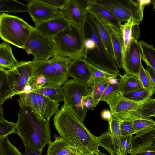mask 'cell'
Here are the masks:
<instances>
[{"label":"cell","instance_id":"44dd1931","mask_svg":"<svg viewBox=\"0 0 155 155\" xmlns=\"http://www.w3.org/2000/svg\"><path fill=\"white\" fill-rule=\"evenodd\" d=\"M103 21L106 25L110 35L114 60L119 69H120L122 68V52L123 45L121 31L120 28Z\"/></svg>","mask_w":155,"mask_h":155},{"label":"cell","instance_id":"ac0fdd59","mask_svg":"<svg viewBox=\"0 0 155 155\" xmlns=\"http://www.w3.org/2000/svg\"><path fill=\"white\" fill-rule=\"evenodd\" d=\"M68 75L74 80L85 84L89 88L92 84L90 72L84 59L70 61L68 66Z\"/></svg>","mask_w":155,"mask_h":155},{"label":"cell","instance_id":"7a4b0ae2","mask_svg":"<svg viewBox=\"0 0 155 155\" xmlns=\"http://www.w3.org/2000/svg\"><path fill=\"white\" fill-rule=\"evenodd\" d=\"M16 124V133L24 145L41 153L51 141L50 120L39 118L30 107H20Z\"/></svg>","mask_w":155,"mask_h":155},{"label":"cell","instance_id":"f6af8a7d","mask_svg":"<svg viewBox=\"0 0 155 155\" xmlns=\"http://www.w3.org/2000/svg\"><path fill=\"white\" fill-rule=\"evenodd\" d=\"M51 7L60 10L64 7L68 0H41Z\"/></svg>","mask_w":155,"mask_h":155},{"label":"cell","instance_id":"52a82bcc","mask_svg":"<svg viewBox=\"0 0 155 155\" xmlns=\"http://www.w3.org/2000/svg\"><path fill=\"white\" fill-rule=\"evenodd\" d=\"M64 105L69 107L83 122L87 110L82 105L83 97L88 95L90 89L85 84L73 79L67 81L62 86Z\"/></svg>","mask_w":155,"mask_h":155},{"label":"cell","instance_id":"9c48e42d","mask_svg":"<svg viewBox=\"0 0 155 155\" xmlns=\"http://www.w3.org/2000/svg\"><path fill=\"white\" fill-rule=\"evenodd\" d=\"M11 87L16 94L23 93L32 74L31 61H22L12 68L7 70Z\"/></svg>","mask_w":155,"mask_h":155},{"label":"cell","instance_id":"5bb4252c","mask_svg":"<svg viewBox=\"0 0 155 155\" xmlns=\"http://www.w3.org/2000/svg\"><path fill=\"white\" fill-rule=\"evenodd\" d=\"M89 2V0H68L60 10L61 14L70 23L81 28Z\"/></svg>","mask_w":155,"mask_h":155},{"label":"cell","instance_id":"f1b7e54d","mask_svg":"<svg viewBox=\"0 0 155 155\" xmlns=\"http://www.w3.org/2000/svg\"><path fill=\"white\" fill-rule=\"evenodd\" d=\"M94 17L95 19L97 29L100 38L108 53L114 59L110 37L107 25L101 19Z\"/></svg>","mask_w":155,"mask_h":155},{"label":"cell","instance_id":"7c38bea8","mask_svg":"<svg viewBox=\"0 0 155 155\" xmlns=\"http://www.w3.org/2000/svg\"><path fill=\"white\" fill-rule=\"evenodd\" d=\"M141 52L139 41L133 37L122 57V68L124 74L138 77L142 66Z\"/></svg>","mask_w":155,"mask_h":155},{"label":"cell","instance_id":"f907efd6","mask_svg":"<svg viewBox=\"0 0 155 155\" xmlns=\"http://www.w3.org/2000/svg\"><path fill=\"white\" fill-rule=\"evenodd\" d=\"M101 118L104 120H109L112 116L110 111L109 110H106L102 111L101 113Z\"/></svg>","mask_w":155,"mask_h":155},{"label":"cell","instance_id":"cb8c5ba5","mask_svg":"<svg viewBox=\"0 0 155 155\" xmlns=\"http://www.w3.org/2000/svg\"><path fill=\"white\" fill-rule=\"evenodd\" d=\"M62 86L48 84L41 88L33 90L31 92L40 94L59 103L64 101Z\"/></svg>","mask_w":155,"mask_h":155},{"label":"cell","instance_id":"7dc6e473","mask_svg":"<svg viewBox=\"0 0 155 155\" xmlns=\"http://www.w3.org/2000/svg\"><path fill=\"white\" fill-rule=\"evenodd\" d=\"M84 45L85 50H91L94 48L95 46L94 41L90 38L84 39Z\"/></svg>","mask_w":155,"mask_h":155},{"label":"cell","instance_id":"6da1fadb","mask_svg":"<svg viewBox=\"0 0 155 155\" xmlns=\"http://www.w3.org/2000/svg\"><path fill=\"white\" fill-rule=\"evenodd\" d=\"M54 125L60 136L83 155H97L99 150L97 137L85 127L72 110L64 104L55 114Z\"/></svg>","mask_w":155,"mask_h":155},{"label":"cell","instance_id":"277c9868","mask_svg":"<svg viewBox=\"0 0 155 155\" xmlns=\"http://www.w3.org/2000/svg\"><path fill=\"white\" fill-rule=\"evenodd\" d=\"M52 38L55 45V55L70 61L84 59V39L81 28L70 24Z\"/></svg>","mask_w":155,"mask_h":155},{"label":"cell","instance_id":"ab89813d","mask_svg":"<svg viewBox=\"0 0 155 155\" xmlns=\"http://www.w3.org/2000/svg\"><path fill=\"white\" fill-rule=\"evenodd\" d=\"M16 123L8 121L5 119L0 120V138L16 133Z\"/></svg>","mask_w":155,"mask_h":155},{"label":"cell","instance_id":"d4e9b609","mask_svg":"<svg viewBox=\"0 0 155 155\" xmlns=\"http://www.w3.org/2000/svg\"><path fill=\"white\" fill-rule=\"evenodd\" d=\"M19 62L15 58L9 44L4 41L0 43V67L9 70Z\"/></svg>","mask_w":155,"mask_h":155},{"label":"cell","instance_id":"1f68e13d","mask_svg":"<svg viewBox=\"0 0 155 155\" xmlns=\"http://www.w3.org/2000/svg\"><path fill=\"white\" fill-rule=\"evenodd\" d=\"M27 5L15 0H0V12L17 13L27 12Z\"/></svg>","mask_w":155,"mask_h":155},{"label":"cell","instance_id":"836d02e7","mask_svg":"<svg viewBox=\"0 0 155 155\" xmlns=\"http://www.w3.org/2000/svg\"><path fill=\"white\" fill-rule=\"evenodd\" d=\"M136 25L134 19L131 18L124 24H122L120 26L123 43L122 57L131 42L133 37V27Z\"/></svg>","mask_w":155,"mask_h":155},{"label":"cell","instance_id":"5b68a950","mask_svg":"<svg viewBox=\"0 0 155 155\" xmlns=\"http://www.w3.org/2000/svg\"><path fill=\"white\" fill-rule=\"evenodd\" d=\"M34 27L17 16L0 14V38L18 48L23 49Z\"/></svg>","mask_w":155,"mask_h":155},{"label":"cell","instance_id":"74e56055","mask_svg":"<svg viewBox=\"0 0 155 155\" xmlns=\"http://www.w3.org/2000/svg\"><path fill=\"white\" fill-rule=\"evenodd\" d=\"M0 155H23L10 141L8 136L0 138Z\"/></svg>","mask_w":155,"mask_h":155},{"label":"cell","instance_id":"e575fe53","mask_svg":"<svg viewBox=\"0 0 155 155\" xmlns=\"http://www.w3.org/2000/svg\"><path fill=\"white\" fill-rule=\"evenodd\" d=\"M121 94L125 98L136 102H142L152 96L143 88Z\"/></svg>","mask_w":155,"mask_h":155},{"label":"cell","instance_id":"3957f363","mask_svg":"<svg viewBox=\"0 0 155 155\" xmlns=\"http://www.w3.org/2000/svg\"><path fill=\"white\" fill-rule=\"evenodd\" d=\"M81 29L84 39L90 38L95 45L93 49L85 50L84 59L101 69L121 77L122 75L115 61L108 53L100 38L95 18L86 13Z\"/></svg>","mask_w":155,"mask_h":155},{"label":"cell","instance_id":"2e32d148","mask_svg":"<svg viewBox=\"0 0 155 155\" xmlns=\"http://www.w3.org/2000/svg\"><path fill=\"white\" fill-rule=\"evenodd\" d=\"M120 120H133L141 118H151L155 115V99L150 97L142 102L134 110L112 114Z\"/></svg>","mask_w":155,"mask_h":155},{"label":"cell","instance_id":"484cf974","mask_svg":"<svg viewBox=\"0 0 155 155\" xmlns=\"http://www.w3.org/2000/svg\"><path fill=\"white\" fill-rule=\"evenodd\" d=\"M15 95L10 84L7 70L0 67V104Z\"/></svg>","mask_w":155,"mask_h":155},{"label":"cell","instance_id":"d6a6232c","mask_svg":"<svg viewBox=\"0 0 155 155\" xmlns=\"http://www.w3.org/2000/svg\"><path fill=\"white\" fill-rule=\"evenodd\" d=\"M135 135L155 130V122L151 118H141L132 120Z\"/></svg>","mask_w":155,"mask_h":155},{"label":"cell","instance_id":"db71d44e","mask_svg":"<svg viewBox=\"0 0 155 155\" xmlns=\"http://www.w3.org/2000/svg\"><path fill=\"white\" fill-rule=\"evenodd\" d=\"M110 155H120L118 151L115 152H112L110 154Z\"/></svg>","mask_w":155,"mask_h":155},{"label":"cell","instance_id":"9f6ffc18","mask_svg":"<svg viewBox=\"0 0 155 155\" xmlns=\"http://www.w3.org/2000/svg\"><path fill=\"white\" fill-rule=\"evenodd\" d=\"M95 154H87V155H94Z\"/></svg>","mask_w":155,"mask_h":155},{"label":"cell","instance_id":"30bf717a","mask_svg":"<svg viewBox=\"0 0 155 155\" xmlns=\"http://www.w3.org/2000/svg\"><path fill=\"white\" fill-rule=\"evenodd\" d=\"M108 130L97 137L99 146L104 148L110 154L112 152H120V121L112 116L108 121Z\"/></svg>","mask_w":155,"mask_h":155},{"label":"cell","instance_id":"83f0119b","mask_svg":"<svg viewBox=\"0 0 155 155\" xmlns=\"http://www.w3.org/2000/svg\"><path fill=\"white\" fill-rule=\"evenodd\" d=\"M19 95V98L17 100V101L20 107H29L39 118H43L41 115L38 102L35 93H22Z\"/></svg>","mask_w":155,"mask_h":155},{"label":"cell","instance_id":"f35d334b","mask_svg":"<svg viewBox=\"0 0 155 155\" xmlns=\"http://www.w3.org/2000/svg\"><path fill=\"white\" fill-rule=\"evenodd\" d=\"M51 64L56 70L68 76V69L70 61L68 59L55 55L49 59Z\"/></svg>","mask_w":155,"mask_h":155},{"label":"cell","instance_id":"d590c367","mask_svg":"<svg viewBox=\"0 0 155 155\" xmlns=\"http://www.w3.org/2000/svg\"><path fill=\"white\" fill-rule=\"evenodd\" d=\"M86 61L92 83L94 80L96 79L107 80L110 78H117V75L101 69L91 64Z\"/></svg>","mask_w":155,"mask_h":155},{"label":"cell","instance_id":"4316f807","mask_svg":"<svg viewBox=\"0 0 155 155\" xmlns=\"http://www.w3.org/2000/svg\"><path fill=\"white\" fill-rule=\"evenodd\" d=\"M120 79L118 92L120 94L143 88L138 78L134 75L124 74Z\"/></svg>","mask_w":155,"mask_h":155},{"label":"cell","instance_id":"d6986e66","mask_svg":"<svg viewBox=\"0 0 155 155\" xmlns=\"http://www.w3.org/2000/svg\"><path fill=\"white\" fill-rule=\"evenodd\" d=\"M61 15L35 25V28L45 35L52 38L70 24Z\"/></svg>","mask_w":155,"mask_h":155},{"label":"cell","instance_id":"bcb514c9","mask_svg":"<svg viewBox=\"0 0 155 155\" xmlns=\"http://www.w3.org/2000/svg\"><path fill=\"white\" fill-rule=\"evenodd\" d=\"M82 105L83 108L87 110L90 109L93 110L94 108L96 107L91 98L88 95L83 97Z\"/></svg>","mask_w":155,"mask_h":155},{"label":"cell","instance_id":"4dcf8cb0","mask_svg":"<svg viewBox=\"0 0 155 155\" xmlns=\"http://www.w3.org/2000/svg\"><path fill=\"white\" fill-rule=\"evenodd\" d=\"M108 84L107 80L96 79L93 81L90 87V93L88 95L91 97L96 107L100 101L101 97Z\"/></svg>","mask_w":155,"mask_h":155},{"label":"cell","instance_id":"f5cc1de1","mask_svg":"<svg viewBox=\"0 0 155 155\" xmlns=\"http://www.w3.org/2000/svg\"><path fill=\"white\" fill-rule=\"evenodd\" d=\"M3 104H0V120L5 119L3 117Z\"/></svg>","mask_w":155,"mask_h":155},{"label":"cell","instance_id":"11a10c76","mask_svg":"<svg viewBox=\"0 0 155 155\" xmlns=\"http://www.w3.org/2000/svg\"><path fill=\"white\" fill-rule=\"evenodd\" d=\"M97 155H108L107 154L104 153L102 152H101V151L100 150H99L98 153L97 154Z\"/></svg>","mask_w":155,"mask_h":155},{"label":"cell","instance_id":"b9f144b4","mask_svg":"<svg viewBox=\"0 0 155 155\" xmlns=\"http://www.w3.org/2000/svg\"><path fill=\"white\" fill-rule=\"evenodd\" d=\"M120 120V129L121 136L133 135L134 134V127L132 120Z\"/></svg>","mask_w":155,"mask_h":155},{"label":"cell","instance_id":"4fadbf2b","mask_svg":"<svg viewBox=\"0 0 155 155\" xmlns=\"http://www.w3.org/2000/svg\"><path fill=\"white\" fill-rule=\"evenodd\" d=\"M28 12L36 25L61 15L60 11L41 0L26 1Z\"/></svg>","mask_w":155,"mask_h":155},{"label":"cell","instance_id":"7bdbcfd3","mask_svg":"<svg viewBox=\"0 0 155 155\" xmlns=\"http://www.w3.org/2000/svg\"><path fill=\"white\" fill-rule=\"evenodd\" d=\"M27 83L31 87L32 90L41 88L48 84L45 78L41 75L31 77Z\"/></svg>","mask_w":155,"mask_h":155},{"label":"cell","instance_id":"8fae6325","mask_svg":"<svg viewBox=\"0 0 155 155\" xmlns=\"http://www.w3.org/2000/svg\"><path fill=\"white\" fill-rule=\"evenodd\" d=\"M32 74L31 78L41 75L46 79L48 84L63 85L68 80V76L55 69L51 64L49 59L31 61Z\"/></svg>","mask_w":155,"mask_h":155},{"label":"cell","instance_id":"ba28073f","mask_svg":"<svg viewBox=\"0 0 155 155\" xmlns=\"http://www.w3.org/2000/svg\"><path fill=\"white\" fill-rule=\"evenodd\" d=\"M23 49L34 59L48 60L56 55V50L53 39L39 32L34 27L26 41Z\"/></svg>","mask_w":155,"mask_h":155},{"label":"cell","instance_id":"e0dca14e","mask_svg":"<svg viewBox=\"0 0 155 155\" xmlns=\"http://www.w3.org/2000/svg\"><path fill=\"white\" fill-rule=\"evenodd\" d=\"M103 101L109 106L112 114H119L134 110L141 102H136L124 97L118 92H116Z\"/></svg>","mask_w":155,"mask_h":155},{"label":"cell","instance_id":"7402d4cb","mask_svg":"<svg viewBox=\"0 0 155 155\" xmlns=\"http://www.w3.org/2000/svg\"><path fill=\"white\" fill-rule=\"evenodd\" d=\"M86 12L118 28H120L122 24L110 12L102 6L95 3L93 0H89Z\"/></svg>","mask_w":155,"mask_h":155},{"label":"cell","instance_id":"681fc988","mask_svg":"<svg viewBox=\"0 0 155 155\" xmlns=\"http://www.w3.org/2000/svg\"><path fill=\"white\" fill-rule=\"evenodd\" d=\"M153 84L155 85V71L150 67L147 66L145 69Z\"/></svg>","mask_w":155,"mask_h":155},{"label":"cell","instance_id":"f546056e","mask_svg":"<svg viewBox=\"0 0 155 155\" xmlns=\"http://www.w3.org/2000/svg\"><path fill=\"white\" fill-rule=\"evenodd\" d=\"M141 52V59L147 66L155 71V49L152 45L143 40L139 41Z\"/></svg>","mask_w":155,"mask_h":155},{"label":"cell","instance_id":"ffe728a7","mask_svg":"<svg viewBox=\"0 0 155 155\" xmlns=\"http://www.w3.org/2000/svg\"><path fill=\"white\" fill-rule=\"evenodd\" d=\"M45 155H83L79 149L68 143L61 136H55L50 142Z\"/></svg>","mask_w":155,"mask_h":155},{"label":"cell","instance_id":"9a60e30c","mask_svg":"<svg viewBox=\"0 0 155 155\" xmlns=\"http://www.w3.org/2000/svg\"><path fill=\"white\" fill-rule=\"evenodd\" d=\"M131 155H155V130L132 136Z\"/></svg>","mask_w":155,"mask_h":155},{"label":"cell","instance_id":"8992f818","mask_svg":"<svg viewBox=\"0 0 155 155\" xmlns=\"http://www.w3.org/2000/svg\"><path fill=\"white\" fill-rule=\"evenodd\" d=\"M96 4L110 12L121 23L130 18L136 25L142 21L145 7L138 0H93Z\"/></svg>","mask_w":155,"mask_h":155},{"label":"cell","instance_id":"ee69618b","mask_svg":"<svg viewBox=\"0 0 155 155\" xmlns=\"http://www.w3.org/2000/svg\"><path fill=\"white\" fill-rule=\"evenodd\" d=\"M118 84L114 85L109 84L104 91L101 97L100 101H103L106 98L114 93L118 92Z\"/></svg>","mask_w":155,"mask_h":155},{"label":"cell","instance_id":"c3c4849f","mask_svg":"<svg viewBox=\"0 0 155 155\" xmlns=\"http://www.w3.org/2000/svg\"><path fill=\"white\" fill-rule=\"evenodd\" d=\"M24 146L25 152L23 155H43L41 153L25 145H24Z\"/></svg>","mask_w":155,"mask_h":155},{"label":"cell","instance_id":"603a6c76","mask_svg":"<svg viewBox=\"0 0 155 155\" xmlns=\"http://www.w3.org/2000/svg\"><path fill=\"white\" fill-rule=\"evenodd\" d=\"M35 94L38 101L41 117L45 120H50L51 117L59 110V103L40 94Z\"/></svg>","mask_w":155,"mask_h":155},{"label":"cell","instance_id":"816d5d0a","mask_svg":"<svg viewBox=\"0 0 155 155\" xmlns=\"http://www.w3.org/2000/svg\"><path fill=\"white\" fill-rule=\"evenodd\" d=\"M120 79H117L116 78L113 77L108 78L107 81L109 84L115 85L118 84Z\"/></svg>","mask_w":155,"mask_h":155},{"label":"cell","instance_id":"8d00e7d4","mask_svg":"<svg viewBox=\"0 0 155 155\" xmlns=\"http://www.w3.org/2000/svg\"><path fill=\"white\" fill-rule=\"evenodd\" d=\"M138 78L143 88L152 96L155 91V85H154L145 68L142 65L141 67Z\"/></svg>","mask_w":155,"mask_h":155},{"label":"cell","instance_id":"60d3db41","mask_svg":"<svg viewBox=\"0 0 155 155\" xmlns=\"http://www.w3.org/2000/svg\"><path fill=\"white\" fill-rule=\"evenodd\" d=\"M132 135L121 136L120 155H127L129 154L132 149Z\"/></svg>","mask_w":155,"mask_h":155}]
</instances>
